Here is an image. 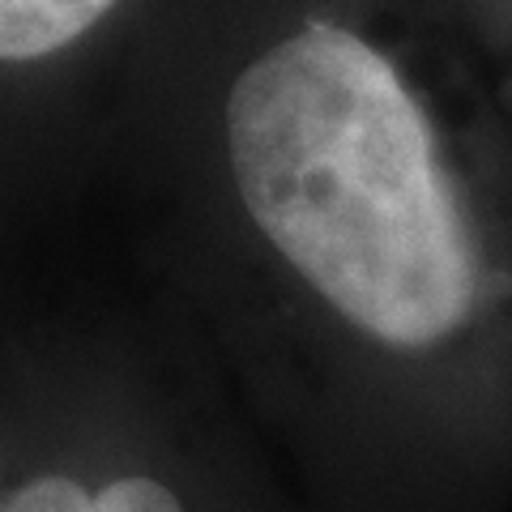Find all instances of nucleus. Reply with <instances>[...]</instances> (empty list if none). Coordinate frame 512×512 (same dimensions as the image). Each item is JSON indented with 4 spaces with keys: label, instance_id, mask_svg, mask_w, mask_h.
Here are the masks:
<instances>
[{
    "label": "nucleus",
    "instance_id": "nucleus-1",
    "mask_svg": "<svg viewBox=\"0 0 512 512\" xmlns=\"http://www.w3.org/2000/svg\"><path fill=\"white\" fill-rule=\"evenodd\" d=\"M239 201L312 291L397 350L444 342L478 303V252L402 73L355 30L308 22L227 94Z\"/></svg>",
    "mask_w": 512,
    "mask_h": 512
},
{
    "label": "nucleus",
    "instance_id": "nucleus-2",
    "mask_svg": "<svg viewBox=\"0 0 512 512\" xmlns=\"http://www.w3.org/2000/svg\"><path fill=\"white\" fill-rule=\"evenodd\" d=\"M120 0H0V60H39L103 22Z\"/></svg>",
    "mask_w": 512,
    "mask_h": 512
},
{
    "label": "nucleus",
    "instance_id": "nucleus-3",
    "mask_svg": "<svg viewBox=\"0 0 512 512\" xmlns=\"http://www.w3.org/2000/svg\"><path fill=\"white\" fill-rule=\"evenodd\" d=\"M90 491L64 474H47L0 500V512H86Z\"/></svg>",
    "mask_w": 512,
    "mask_h": 512
}]
</instances>
